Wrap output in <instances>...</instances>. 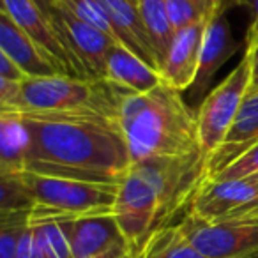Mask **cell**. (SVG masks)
I'll return each instance as SVG.
<instances>
[{"instance_id": "1", "label": "cell", "mask_w": 258, "mask_h": 258, "mask_svg": "<svg viewBox=\"0 0 258 258\" xmlns=\"http://www.w3.org/2000/svg\"><path fill=\"white\" fill-rule=\"evenodd\" d=\"M16 115L25 133L23 172L120 184L131 168L117 117L92 111Z\"/></svg>"}, {"instance_id": "2", "label": "cell", "mask_w": 258, "mask_h": 258, "mask_svg": "<svg viewBox=\"0 0 258 258\" xmlns=\"http://www.w3.org/2000/svg\"><path fill=\"white\" fill-rule=\"evenodd\" d=\"M209 179L207 158L198 151L175 158L133 163L118 184L113 216L135 258L156 232L189 212L202 184Z\"/></svg>"}, {"instance_id": "3", "label": "cell", "mask_w": 258, "mask_h": 258, "mask_svg": "<svg viewBox=\"0 0 258 258\" xmlns=\"http://www.w3.org/2000/svg\"><path fill=\"white\" fill-rule=\"evenodd\" d=\"M180 94L165 82L144 94H122L117 120L131 165L152 158L186 156L200 149L197 113Z\"/></svg>"}, {"instance_id": "4", "label": "cell", "mask_w": 258, "mask_h": 258, "mask_svg": "<svg viewBox=\"0 0 258 258\" xmlns=\"http://www.w3.org/2000/svg\"><path fill=\"white\" fill-rule=\"evenodd\" d=\"M122 90L104 80L68 75L27 76L22 82L20 110L13 113H103L117 117Z\"/></svg>"}, {"instance_id": "5", "label": "cell", "mask_w": 258, "mask_h": 258, "mask_svg": "<svg viewBox=\"0 0 258 258\" xmlns=\"http://www.w3.org/2000/svg\"><path fill=\"white\" fill-rule=\"evenodd\" d=\"M22 175L36 200L30 223L113 214L118 184L87 182L30 172H22Z\"/></svg>"}, {"instance_id": "6", "label": "cell", "mask_w": 258, "mask_h": 258, "mask_svg": "<svg viewBox=\"0 0 258 258\" xmlns=\"http://www.w3.org/2000/svg\"><path fill=\"white\" fill-rule=\"evenodd\" d=\"M254 76L253 51L244 50V57L232 73L204 97L197 111L198 147L211 158L223 145L235 117L249 92Z\"/></svg>"}, {"instance_id": "7", "label": "cell", "mask_w": 258, "mask_h": 258, "mask_svg": "<svg viewBox=\"0 0 258 258\" xmlns=\"http://www.w3.org/2000/svg\"><path fill=\"white\" fill-rule=\"evenodd\" d=\"M179 226L207 258H258V218L204 221L187 212Z\"/></svg>"}, {"instance_id": "8", "label": "cell", "mask_w": 258, "mask_h": 258, "mask_svg": "<svg viewBox=\"0 0 258 258\" xmlns=\"http://www.w3.org/2000/svg\"><path fill=\"white\" fill-rule=\"evenodd\" d=\"M50 20L71 57L75 75L83 80H104L108 51L117 41L57 2Z\"/></svg>"}, {"instance_id": "9", "label": "cell", "mask_w": 258, "mask_h": 258, "mask_svg": "<svg viewBox=\"0 0 258 258\" xmlns=\"http://www.w3.org/2000/svg\"><path fill=\"white\" fill-rule=\"evenodd\" d=\"M258 207V187L249 179L205 180L189 212L204 221L240 218Z\"/></svg>"}, {"instance_id": "10", "label": "cell", "mask_w": 258, "mask_h": 258, "mask_svg": "<svg viewBox=\"0 0 258 258\" xmlns=\"http://www.w3.org/2000/svg\"><path fill=\"white\" fill-rule=\"evenodd\" d=\"M230 2H225L223 6H219L207 22L200 53V66H198L197 78L189 89L191 97H205L216 73L240 48V44L233 37L232 25L226 18V6Z\"/></svg>"}, {"instance_id": "11", "label": "cell", "mask_w": 258, "mask_h": 258, "mask_svg": "<svg viewBox=\"0 0 258 258\" xmlns=\"http://www.w3.org/2000/svg\"><path fill=\"white\" fill-rule=\"evenodd\" d=\"M58 223L68 235L75 258L99 256L118 247H127L113 214L64 219Z\"/></svg>"}, {"instance_id": "12", "label": "cell", "mask_w": 258, "mask_h": 258, "mask_svg": "<svg viewBox=\"0 0 258 258\" xmlns=\"http://www.w3.org/2000/svg\"><path fill=\"white\" fill-rule=\"evenodd\" d=\"M2 11L8 13L15 23H18L62 69L68 76H78L75 75L73 62L62 43L60 36L55 30L51 20L36 6L34 0H0Z\"/></svg>"}, {"instance_id": "13", "label": "cell", "mask_w": 258, "mask_h": 258, "mask_svg": "<svg viewBox=\"0 0 258 258\" xmlns=\"http://www.w3.org/2000/svg\"><path fill=\"white\" fill-rule=\"evenodd\" d=\"M0 51L27 76L66 75L64 69L4 11L0 13Z\"/></svg>"}, {"instance_id": "14", "label": "cell", "mask_w": 258, "mask_h": 258, "mask_svg": "<svg viewBox=\"0 0 258 258\" xmlns=\"http://www.w3.org/2000/svg\"><path fill=\"white\" fill-rule=\"evenodd\" d=\"M207 22L209 20L179 30L161 66L163 82L180 92L189 90L197 78Z\"/></svg>"}, {"instance_id": "15", "label": "cell", "mask_w": 258, "mask_h": 258, "mask_svg": "<svg viewBox=\"0 0 258 258\" xmlns=\"http://www.w3.org/2000/svg\"><path fill=\"white\" fill-rule=\"evenodd\" d=\"M258 144V90H249L223 145L207 159L209 179ZM207 179V180H209Z\"/></svg>"}, {"instance_id": "16", "label": "cell", "mask_w": 258, "mask_h": 258, "mask_svg": "<svg viewBox=\"0 0 258 258\" xmlns=\"http://www.w3.org/2000/svg\"><path fill=\"white\" fill-rule=\"evenodd\" d=\"M101 2L106 8L108 18L117 34L118 43L124 44L142 60L147 62L151 68L161 73V66L152 48L142 15L138 11V4H133L129 0H101Z\"/></svg>"}, {"instance_id": "17", "label": "cell", "mask_w": 258, "mask_h": 258, "mask_svg": "<svg viewBox=\"0 0 258 258\" xmlns=\"http://www.w3.org/2000/svg\"><path fill=\"white\" fill-rule=\"evenodd\" d=\"M104 82L127 92L144 94L161 85L163 76L124 44L115 43L108 51Z\"/></svg>"}, {"instance_id": "18", "label": "cell", "mask_w": 258, "mask_h": 258, "mask_svg": "<svg viewBox=\"0 0 258 258\" xmlns=\"http://www.w3.org/2000/svg\"><path fill=\"white\" fill-rule=\"evenodd\" d=\"M138 11L145 23L149 37H151L159 66H163L166 53L173 43V37L177 34L168 18V13H166L165 0H138Z\"/></svg>"}, {"instance_id": "19", "label": "cell", "mask_w": 258, "mask_h": 258, "mask_svg": "<svg viewBox=\"0 0 258 258\" xmlns=\"http://www.w3.org/2000/svg\"><path fill=\"white\" fill-rule=\"evenodd\" d=\"M138 258H207L189 239L182 228L170 225L149 239Z\"/></svg>"}, {"instance_id": "20", "label": "cell", "mask_w": 258, "mask_h": 258, "mask_svg": "<svg viewBox=\"0 0 258 258\" xmlns=\"http://www.w3.org/2000/svg\"><path fill=\"white\" fill-rule=\"evenodd\" d=\"M25 133L16 113L0 111V173L23 172Z\"/></svg>"}, {"instance_id": "21", "label": "cell", "mask_w": 258, "mask_h": 258, "mask_svg": "<svg viewBox=\"0 0 258 258\" xmlns=\"http://www.w3.org/2000/svg\"><path fill=\"white\" fill-rule=\"evenodd\" d=\"M36 200L22 172L0 173V212H32Z\"/></svg>"}, {"instance_id": "22", "label": "cell", "mask_w": 258, "mask_h": 258, "mask_svg": "<svg viewBox=\"0 0 258 258\" xmlns=\"http://www.w3.org/2000/svg\"><path fill=\"white\" fill-rule=\"evenodd\" d=\"M30 226L44 258H75L68 235L58 221H37L30 223Z\"/></svg>"}, {"instance_id": "23", "label": "cell", "mask_w": 258, "mask_h": 258, "mask_svg": "<svg viewBox=\"0 0 258 258\" xmlns=\"http://www.w3.org/2000/svg\"><path fill=\"white\" fill-rule=\"evenodd\" d=\"M32 212H0V258H16L20 240L30 226Z\"/></svg>"}, {"instance_id": "24", "label": "cell", "mask_w": 258, "mask_h": 258, "mask_svg": "<svg viewBox=\"0 0 258 258\" xmlns=\"http://www.w3.org/2000/svg\"><path fill=\"white\" fill-rule=\"evenodd\" d=\"M55 2L68 8L73 15H76L83 22L94 25L96 29H99L101 32H104L106 36H110L111 39L118 43L117 34H115L113 27H111L110 18H108L106 8L103 6L101 0H53V4Z\"/></svg>"}, {"instance_id": "25", "label": "cell", "mask_w": 258, "mask_h": 258, "mask_svg": "<svg viewBox=\"0 0 258 258\" xmlns=\"http://www.w3.org/2000/svg\"><path fill=\"white\" fill-rule=\"evenodd\" d=\"M165 6L175 32L211 18V13L205 11L197 0H165Z\"/></svg>"}, {"instance_id": "26", "label": "cell", "mask_w": 258, "mask_h": 258, "mask_svg": "<svg viewBox=\"0 0 258 258\" xmlns=\"http://www.w3.org/2000/svg\"><path fill=\"white\" fill-rule=\"evenodd\" d=\"M258 173V144L253 145L249 151L242 156L233 159L230 165H226L219 173H216L209 180H233V179H247V177Z\"/></svg>"}, {"instance_id": "27", "label": "cell", "mask_w": 258, "mask_h": 258, "mask_svg": "<svg viewBox=\"0 0 258 258\" xmlns=\"http://www.w3.org/2000/svg\"><path fill=\"white\" fill-rule=\"evenodd\" d=\"M232 2L244 6L249 13V23L246 30V50L254 51L258 48V0H232Z\"/></svg>"}, {"instance_id": "28", "label": "cell", "mask_w": 258, "mask_h": 258, "mask_svg": "<svg viewBox=\"0 0 258 258\" xmlns=\"http://www.w3.org/2000/svg\"><path fill=\"white\" fill-rule=\"evenodd\" d=\"M16 258H44L39 246L36 244V239H34L32 226H29L27 232L23 233L22 240H20L18 251H16Z\"/></svg>"}, {"instance_id": "29", "label": "cell", "mask_w": 258, "mask_h": 258, "mask_svg": "<svg viewBox=\"0 0 258 258\" xmlns=\"http://www.w3.org/2000/svg\"><path fill=\"white\" fill-rule=\"evenodd\" d=\"M0 78L11 80V82H22V80L27 78V75L8 57V55L0 51Z\"/></svg>"}, {"instance_id": "30", "label": "cell", "mask_w": 258, "mask_h": 258, "mask_svg": "<svg viewBox=\"0 0 258 258\" xmlns=\"http://www.w3.org/2000/svg\"><path fill=\"white\" fill-rule=\"evenodd\" d=\"M90 258H135V256L129 253L127 247H118V249H113L110 253L99 254V256H90Z\"/></svg>"}, {"instance_id": "31", "label": "cell", "mask_w": 258, "mask_h": 258, "mask_svg": "<svg viewBox=\"0 0 258 258\" xmlns=\"http://www.w3.org/2000/svg\"><path fill=\"white\" fill-rule=\"evenodd\" d=\"M197 2L205 9V11L212 15V13H214L216 9L219 8V6H223L225 2H232V0H197Z\"/></svg>"}, {"instance_id": "32", "label": "cell", "mask_w": 258, "mask_h": 258, "mask_svg": "<svg viewBox=\"0 0 258 258\" xmlns=\"http://www.w3.org/2000/svg\"><path fill=\"white\" fill-rule=\"evenodd\" d=\"M36 2V6L41 9V11L44 13V15L50 18L51 16V11H53V0H34Z\"/></svg>"}, {"instance_id": "33", "label": "cell", "mask_w": 258, "mask_h": 258, "mask_svg": "<svg viewBox=\"0 0 258 258\" xmlns=\"http://www.w3.org/2000/svg\"><path fill=\"white\" fill-rule=\"evenodd\" d=\"M240 218H258V207H256V209H253V211H249L247 214L240 216ZM232 219H233V218H232Z\"/></svg>"}, {"instance_id": "34", "label": "cell", "mask_w": 258, "mask_h": 258, "mask_svg": "<svg viewBox=\"0 0 258 258\" xmlns=\"http://www.w3.org/2000/svg\"><path fill=\"white\" fill-rule=\"evenodd\" d=\"M253 60H254V75H258V48L253 51Z\"/></svg>"}, {"instance_id": "35", "label": "cell", "mask_w": 258, "mask_h": 258, "mask_svg": "<svg viewBox=\"0 0 258 258\" xmlns=\"http://www.w3.org/2000/svg\"><path fill=\"white\" fill-rule=\"evenodd\" d=\"M249 90H258V75L253 76V83H251Z\"/></svg>"}, {"instance_id": "36", "label": "cell", "mask_w": 258, "mask_h": 258, "mask_svg": "<svg viewBox=\"0 0 258 258\" xmlns=\"http://www.w3.org/2000/svg\"><path fill=\"white\" fill-rule=\"evenodd\" d=\"M247 179H249V180H251V182H253V184H254V186H256V187H258V173H254V175L247 177Z\"/></svg>"}, {"instance_id": "37", "label": "cell", "mask_w": 258, "mask_h": 258, "mask_svg": "<svg viewBox=\"0 0 258 258\" xmlns=\"http://www.w3.org/2000/svg\"><path fill=\"white\" fill-rule=\"evenodd\" d=\"M129 2H133V4H138V0H129Z\"/></svg>"}]
</instances>
